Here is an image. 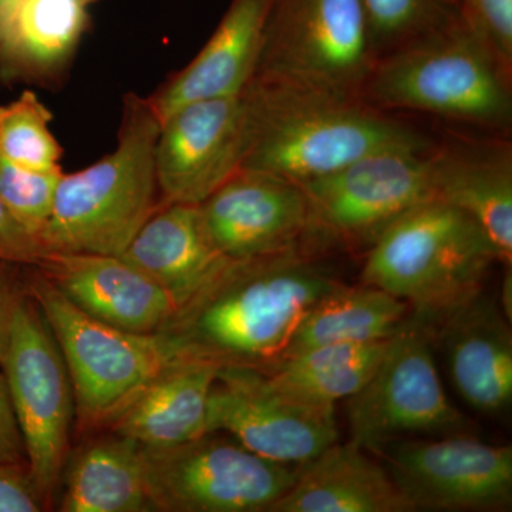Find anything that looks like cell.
I'll return each instance as SVG.
<instances>
[{
    "label": "cell",
    "instance_id": "obj_1",
    "mask_svg": "<svg viewBox=\"0 0 512 512\" xmlns=\"http://www.w3.org/2000/svg\"><path fill=\"white\" fill-rule=\"evenodd\" d=\"M342 284L301 247L227 259L157 335L171 359L266 370L326 293Z\"/></svg>",
    "mask_w": 512,
    "mask_h": 512
},
{
    "label": "cell",
    "instance_id": "obj_2",
    "mask_svg": "<svg viewBox=\"0 0 512 512\" xmlns=\"http://www.w3.org/2000/svg\"><path fill=\"white\" fill-rule=\"evenodd\" d=\"M241 168L302 185L380 151L429 150V140L362 99L251 80L242 92Z\"/></svg>",
    "mask_w": 512,
    "mask_h": 512
},
{
    "label": "cell",
    "instance_id": "obj_3",
    "mask_svg": "<svg viewBox=\"0 0 512 512\" xmlns=\"http://www.w3.org/2000/svg\"><path fill=\"white\" fill-rule=\"evenodd\" d=\"M160 120L128 94L119 143L79 173L63 174L40 242L46 252L120 256L161 205L156 174Z\"/></svg>",
    "mask_w": 512,
    "mask_h": 512
},
{
    "label": "cell",
    "instance_id": "obj_4",
    "mask_svg": "<svg viewBox=\"0 0 512 512\" xmlns=\"http://www.w3.org/2000/svg\"><path fill=\"white\" fill-rule=\"evenodd\" d=\"M497 252L466 212L440 200L417 205L367 249L362 284L406 302L430 333L484 291Z\"/></svg>",
    "mask_w": 512,
    "mask_h": 512
},
{
    "label": "cell",
    "instance_id": "obj_5",
    "mask_svg": "<svg viewBox=\"0 0 512 512\" xmlns=\"http://www.w3.org/2000/svg\"><path fill=\"white\" fill-rule=\"evenodd\" d=\"M512 73L458 19L377 60L362 99L476 126L510 127Z\"/></svg>",
    "mask_w": 512,
    "mask_h": 512
},
{
    "label": "cell",
    "instance_id": "obj_6",
    "mask_svg": "<svg viewBox=\"0 0 512 512\" xmlns=\"http://www.w3.org/2000/svg\"><path fill=\"white\" fill-rule=\"evenodd\" d=\"M25 288L62 352L82 429L109 427L173 362L157 333L127 332L92 318L57 291L35 265L25 268Z\"/></svg>",
    "mask_w": 512,
    "mask_h": 512
},
{
    "label": "cell",
    "instance_id": "obj_7",
    "mask_svg": "<svg viewBox=\"0 0 512 512\" xmlns=\"http://www.w3.org/2000/svg\"><path fill=\"white\" fill-rule=\"evenodd\" d=\"M376 63L362 0H274L252 80L362 99Z\"/></svg>",
    "mask_w": 512,
    "mask_h": 512
},
{
    "label": "cell",
    "instance_id": "obj_8",
    "mask_svg": "<svg viewBox=\"0 0 512 512\" xmlns=\"http://www.w3.org/2000/svg\"><path fill=\"white\" fill-rule=\"evenodd\" d=\"M434 151H380L335 173L301 185L308 221L301 248L369 249L393 222L417 205L436 200Z\"/></svg>",
    "mask_w": 512,
    "mask_h": 512
},
{
    "label": "cell",
    "instance_id": "obj_9",
    "mask_svg": "<svg viewBox=\"0 0 512 512\" xmlns=\"http://www.w3.org/2000/svg\"><path fill=\"white\" fill-rule=\"evenodd\" d=\"M141 453L148 498L163 512H269L301 470L256 456L220 431Z\"/></svg>",
    "mask_w": 512,
    "mask_h": 512
},
{
    "label": "cell",
    "instance_id": "obj_10",
    "mask_svg": "<svg viewBox=\"0 0 512 512\" xmlns=\"http://www.w3.org/2000/svg\"><path fill=\"white\" fill-rule=\"evenodd\" d=\"M2 369L25 444L26 466L49 505L70 456L76 404L55 335L28 292L16 306Z\"/></svg>",
    "mask_w": 512,
    "mask_h": 512
},
{
    "label": "cell",
    "instance_id": "obj_11",
    "mask_svg": "<svg viewBox=\"0 0 512 512\" xmlns=\"http://www.w3.org/2000/svg\"><path fill=\"white\" fill-rule=\"evenodd\" d=\"M433 348L430 330L410 315L375 375L346 400L350 440L372 451L406 437L473 433V423L448 399Z\"/></svg>",
    "mask_w": 512,
    "mask_h": 512
},
{
    "label": "cell",
    "instance_id": "obj_12",
    "mask_svg": "<svg viewBox=\"0 0 512 512\" xmlns=\"http://www.w3.org/2000/svg\"><path fill=\"white\" fill-rule=\"evenodd\" d=\"M369 453L382 461L413 512L511 508V446L458 433L387 441Z\"/></svg>",
    "mask_w": 512,
    "mask_h": 512
},
{
    "label": "cell",
    "instance_id": "obj_13",
    "mask_svg": "<svg viewBox=\"0 0 512 512\" xmlns=\"http://www.w3.org/2000/svg\"><path fill=\"white\" fill-rule=\"evenodd\" d=\"M220 431L256 456L303 466L339 440L336 407L286 396L264 370L218 367L208 399L207 433Z\"/></svg>",
    "mask_w": 512,
    "mask_h": 512
},
{
    "label": "cell",
    "instance_id": "obj_14",
    "mask_svg": "<svg viewBox=\"0 0 512 512\" xmlns=\"http://www.w3.org/2000/svg\"><path fill=\"white\" fill-rule=\"evenodd\" d=\"M242 93L190 101L160 123L156 174L161 204L200 205L241 168Z\"/></svg>",
    "mask_w": 512,
    "mask_h": 512
},
{
    "label": "cell",
    "instance_id": "obj_15",
    "mask_svg": "<svg viewBox=\"0 0 512 512\" xmlns=\"http://www.w3.org/2000/svg\"><path fill=\"white\" fill-rule=\"evenodd\" d=\"M200 211L211 244L232 261L301 247L308 221L301 185L248 168L212 192Z\"/></svg>",
    "mask_w": 512,
    "mask_h": 512
},
{
    "label": "cell",
    "instance_id": "obj_16",
    "mask_svg": "<svg viewBox=\"0 0 512 512\" xmlns=\"http://www.w3.org/2000/svg\"><path fill=\"white\" fill-rule=\"evenodd\" d=\"M35 266L76 308L117 329L154 335L177 312L164 289L120 256L47 252Z\"/></svg>",
    "mask_w": 512,
    "mask_h": 512
},
{
    "label": "cell",
    "instance_id": "obj_17",
    "mask_svg": "<svg viewBox=\"0 0 512 512\" xmlns=\"http://www.w3.org/2000/svg\"><path fill=\"white\" fill-rule=\"evenodd\" d=\"M458 396L478 413H504L512 402L511 322L484 291L431 333Z\"/></svg>",
    "mask_w": 512,
    "mask_h": 512
},
{
    "label": "cell",
    "instance_id": "obj_18",
    "mask_svg": "<svg viewBox=\"0 0 512 512\" xmlns=\"http://www.w3.org/2000/svg\"><path fill=\"white\" fill-rule=\"evenodd\" d=\"M274 0H231L207 45L153 97L158 120L190 101L237 96L254 77Z\"/></svg>",
    "mask_w": 512,
    "mask_h": 512
},
{
    "label": "cell",
    "instance_id": "obj_19",
    "mask_svg": "<svg viewBox=\"0 0 512 512\" xmlns=\"http://www.w3.org/2000/svg\"><path fill=\"white\" fill-rule=\"evenodd\" d=\"M269 512H413L379 458L355 441L335 444L303 464Z\"/></svg>",
    "mask_w": 512,
    "mask_h": 512
},
{
    "label": "cell",
    "instance_id": "obj_20",
    "mask_svg": "<svg viewBox=\"0 0 512 512\" xmlns=\"http://www.w3.org/2000/svg\"><path fill=\"white\" fill-rule=\"evenodd\" d=\"M170 295L177 309L227 262L211 244L200 205L161 204L120 255Z\"/></svg>",
    "mask_w": 512,
    "mask_h": 512
},
{
    "label": "cell",
    "instance_id": "obj_21",
    "mask_svg": "<svg viewBox=\"0 0 512 512\" xmlns=\"http://www.w3.org/2000/svg\"><path fill=\"white\" fill-rule=\"evenodd\" d=\"M218 366L174 360L138 393L109 429L141 447L164 448L207 433L208 399Z\"/></svg>",
    "mask_w": 512,
    "mask_h": 512
},
{
    "label": "cell",
    "instance_id": "obj_22",
    "mask_svg": "<svg viewBox=\"0 0 512 512\" xmlns=\"http://www.w3.org/2000/svg\"><path fill=\"white\" fill-rule=\"evenodd\" d=\"M434 194L480 225L498 261H512V153L508 144L434 151Z\"/></svg>",
    "mask_w": 512,
    "mask_h": 512
},
{
    "label": "cell",
    "instance_id": "obj_23",
    "mask_svg": "<svg viewBox=\"0 0 512 512\" xmlns=\"http://www.w3.org/2000/svg\"><path fill=\"white\" fill-rule=\"evenodd\" d=\"M83 0H18L0 18V80L37 79L59 69L86 28Z\"/></svg>",
    "mask_w": 512,
    "mask_h": 512
},
{
    "label": "cell",
    "instance_id": "obj_24",
    "mask_svg": "<svg viewBox=\"0 0 512 512\" xmlns=\"http://www.w3.org/2000/svg\"><path fill=\"white\" fill-rule=\"evenodd\" d=\"M59 510L63 512L154 511L136 441L111 433L67 457Z\"/></svg>",
    "mask_w": 512,
    "mask_h": 512
},
{
    "label": "cell",
    "instance_id": "obj_25",
    "mask_svg": "<svg viewBox=\"0 0 512 512\" xmlns=\"http://www.w3.org/2000/svg\"><path fill=\"white\" fill-rule=\"evenodd\" d=\"M410 315L412 309L406 302L382 289L342 282L303 318L282 359L320 346L392 339Z\"/></svg>",
    "mask_w": 512,
    "mask_h": 512
},
{
    "label": "cell",
    "instance_id": "obj_26",
    "mask_svg": "<svg viewBox=\"0 0 512 512\" xmlns=\"http://www.w3.org/2000/svg\"><path fill=\"white\" fill-rule=\"evenodd\" d=\"M392 339L320 346L264 370L281 392L312 406L335 407L375 375Z\"/></svg>",
    "mask_w": 512,
    "mask_h": 512
},
{
    "label": "cell",
    "instance_id": "obj_27",
    "mask_svg": "<svg viewBox=\"0 0 512 512\" xmlns=\"http://www.w3.org/2000/svg\"><path fill=\"white\" fill-rule=\"evenodd\" d=\"M52 113L35 93L0 106V156L32 171L62 170V147L50 130Z\"/></svg>",
    "mask_w": 512,
    "mask_h": 512
},
{
    "label": "cell",
    "instance_id": "obj_28",
    "mask_svg": "<svg viewBox=\"0 0 512 512\" xmlns=\"http://www.w3.org/2000/svg\"><path fill=\"white\" fill-rule=\"evenodd\" d=\"M377 60L460 19V0H362Z\"/></svg>",
    "mask_w": 512,
    "mask_h": 512
},
{
    "label": "cell",
    "instance_id": "obj_29",
    "mask_svg": "<svg viewBox=\"0 0 512 512\" xmlns=\"http://www.w3.org/2000/svg\"><path fill=\"white\" fill-rule=\"evenodd\" d=\"M62 175V170H28L0 156V201L39 241L52 214Z\"/></svg>",
    "mask_w": 512,
    "mask_h": 512
},
{
    "label": "cell",
    "instance_id": "obj_30",
    "mask_svg": "<svg viewBox=\"0 0 512 512\" xmlns=\"http://www.w3.org/2000/svg\"><path fill=\"white\" fill-rule=\"evenodd\" d=\"M460 19L512 73V0H460Z\"/></svg>",
    "mask_w": 512,
    "mask_h": 512
},
{
    "label": "cell",
    "instance_id": "obj_31",
    "mask_svg": "<svg viewBox=\"0 0 512 512\" xmlns=\"http://www.w3.org/2000/svg\"><path fill=\"white\" fill-rule=\"evenodd\" d=\"M46 507L28 466L0 463V512H42Z\"/></svg>",
    "mask_w": 512,
    "mask_h": 512
},
{
    "label": "cell",
    "instance_id": "obj_32",
    "mask_svg": "<svg viewBox=\"0 0 512 512\" xmlns=\"http://www.w3.org/2000/svg\"><path fill=\"white\" fill-rule=\"evenodd\" d=\"M46 254L39 239L20 225L0 201V261L37 265Z\"/></svg>",
    "mask_w": 512,
    "mask_h": 512
},
{
    "label": "cell",
    "instance_id": "obj_33",
    "mask_svg": "<svg viewBox=\"0 0 512 512\" xmlns=\"http://www.w3.org/2000/svg\"><path fill=\"white\" fill-rule=\"evenodd\" d=\"M28 265L0 261V366L8 350L13 316L25 288V268Z\"/></svg>",
    "mask_w": 512,
    "mask_h": 512
},
{
    "label": "cell",
    "instance_id": "obj_34",
    "mask_svg": "<svg viewBox=\"0 0 512 512\" xmlns=\"http://www.w3.org/2000/svg\"><path fill=\"white\" fill-rule=\"evenodd\" d=\"M0 463L25 464L26 451L13 409L8 382L0 366Z\"/></svg>",
    "mask_w": 512,
    "mask_h": 512
},
{
    "label": "cell",
    "instance_id": "obj_35",
    "mask_svg": "<svg viewBox=\"0 0 512 512\" xmlns=\"http://www.w3.org/2000/svg\"><path fill=\"white\" fill-rule=\"evenodd\" d=\"M16 2H18V0H0V18H2L8 10L12 9Z\"/></svg>",
    "mask_w": 512,
    "mask_h": 512
},
{
    "label": "cell",
    "instance_id": "obj_36",
    "mask_svg": "<svg viewBox=\"0 0 512 512\" xmlns=\"http://www.w3.org/2000/svg\"><path fill=\"white\" fill-rule=\"evenodd\" d=\"M84 3H86V5H89L90 2H93V0H83Z\"/></svg>",
    "mask_w": 512,
    "mask_h": 512
}]
</instances>
